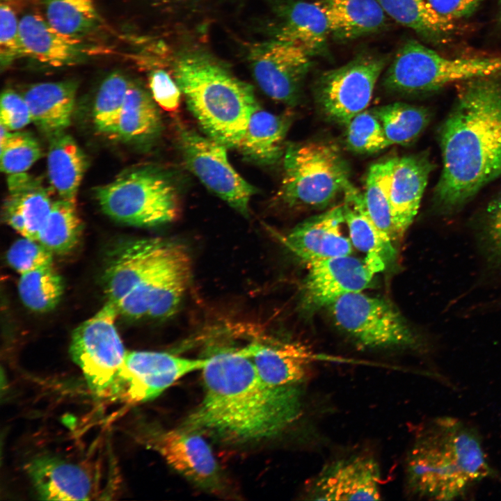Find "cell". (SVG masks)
Returning <instances> with one entry per match:
<instances>
[{
	"mask_svg": "<svg viewBox=\"0 0 501 501\" xmlns=\"http://www.w3.org/2000/svg\"><path fill=\"white\" fill-rule=\"evenodd\" d=\"M206 358L203 399L182 427L244 443L278 436L300 418L301 385H269L241 348H212Z\"/></svg>",
	"mask_w": 501,
	"mask_h": 501,
	"instance_id": "1",
	"label": "cell"
},
{
	"mask_svg": "<svg viewBox=\"0 0 501 501\" xmlns=\"http://www.w3.org/2000/svg\"><path fill=\"white\" fill-rule=\"evenodd\" d=\"M500 76L463 81L443 124V169L434 191L438 207L452 212L501 177Z\"/></svg>",
	"mask_w": 501,
	"mask_h": 501,
	"instance_id": "2",
	"label": "cell"
},
{
	"mask_svg": "<svg viewBox=\"0 0 501 501\" xmlns=\"http://www.w3.org/2000/svg\"><path fill=\"white\" fill-rule=\"evenodd\" d=\"M494 474L477 431L455 418H436L427 422L406 460L407 489L422 499L462 498Z\"/></svg>",
	"mask_w": 501,
	"mask_h": 501,
	"instance_id": "3",
	"label": "cell"
},
{
	"mask_svg": "<svg viewBox=\"0 0 501 501\" xmlns=\"http://www.w3.org/2000/svg\"><path fill=\"white\" fill-rule=\"evenodd\" d=\"M174 74L190 112L207 136L226 148H237L257 104L252 87L198 54L181 57Z\"/></svg>",
	"mask_w": 501,
	"mask_h": 501,
	"instance_id": "4",
	"label": "cell"
},
{
	"mask_svg": "<svg viewBox=\"0 0 501 501\" xmlns=\"http://www.w3.org/2000/svg\"><path fill=\"white\" fill-rule=\"evenodd\" d=\"M349 168L339 149L322 141L287 145L280 195L289 206L323 209L351 183Z\"/></svg>",
	"mask_w": 501,
	"mask_h": 501,
	"instance_id": "5",
	"label": "cell"
},
{
	"mask_svg": "<svg viewBox=\"0 0 501 501\" xmlns=\"http://www.w3.org/2000/svg\"><path fill=\"white\" fill-rule=\"evenodd\" d=\"M103 212L113 219L137 227H153L174 221L179 213L178 193L173 181L152 167L123 173L95 189Z\"/></svg>",
	"mask_w": 501,
	"mask_h": 501,
	"instance_id": "6",
	"label": "cell"
},
{
	"mask_svg": "<svg viewBox=\"0 0 501 501\" xmlns=\"http://www.w3.org/2000/svg\"><path fill=\"white\" fill-rule=\"evenodd\" d=\"M491 76H501L500 56L447 58L409 40L399 49L387 69L383 85L395 93L418 94Z\"/></svg>",
	"mask_w": 501,
	"mask_h": 501,
	"instance_id": "7",
	"label": "cell"
},
{
	"mask_svg": "<svg viewBox=\"0 0 501 501\" xmlns=\"http://www.w3.org/2000/svg\"><path fill=\"white\" fill-rule=\"evenodd\" d=\"M328 308L336 326L362 346L407 349L424 347L419 334L384 299L353 292L340 297Z\"/></svg>",
	"mask_w": 501,
	"mask_h": 501,
	"instance_id": "8",
	"label": "cell"
},
{
	"mask_svg": "<svg viewBox=\"0 0 501 501\" xmlns=\"http://www.w3.org/2000/svg\"><path fill=\"white\" fill-rule=\"evenodd\" d=\"M118 315L116 305L108 301L72 333V358L97 395L107 394L127 353L115 326Z\"/></svg>",
	"mask_w": 501,
	"mask_h": 501,
	"instance_id": "9",
	"label": "cell"
},
{
	"mask_svg": "<svg viewBox=\"0 0 501 501\" xmlns=\"http://www.w3.org/2000/svg\"><path fill=\"white\" fill-rule=\"evenodd\" d=\"M385 63L383 56L361 54L342 66L323 72L316 82L315 95L324 117L347 126L366 110Z\"/></svg>",
	"mask_w": 501,
	"mask_h": 501,
	"instance_id": "10",
	"label": "cell"
},
{
	"mask_svg": "<svg viewBox=\"0 0 501 501\" xmlns=\"http://www.w3.org/2000/svg\"><path fill=\"white\" fill-rule=\"evenodd\" d=\"M206 363V357L194 359L163 351H127L107 395L129 404L145 402L180 378L202 370Z\"/></svg>",
	"mask_w": 501,
	"mask_h": 501,
	"instance_id": "11",
	"label": "cell"
},
{
	"mask_svg": "<svg viewBox=\"0 0 501 501\" xmlns=\"http://www.w3.org/2000/svg\"><path fill=\"white\" fill-rule=\"evenodd\" d=\"M179 143L186 164L214 193L246 215L255 189L230 164L226 147L218 141L182 128Z\"/></svg>",
	"mask_w": 501,
	"mask_h": 501,
	"instance_id": "12",
	"label": "cell"
},
{
	"mask_svg": "<svg viewBox=\"0 0 501 501\" xmlns=\"http://www.w3.org/2000/svg\"><path fill=\"white\" fill-rule=\"evenodd\" d=\"M201 434L184 427L147 429L138 439L158 452L177 472L200 488L217 491L222 486L218 464Z\"/></svg>",
	"mask_w": 501,
	"mask_h": 501,
	"instance_id": "13",
	"label": "cell"
},
{
	"mask_svg": "<svg viewBox=\"0 0 501 501\" xmlns=\"http://www.w3.org/2000/svg\"><path fill=\"white\" fill-rule=\"evenodd\" d=\"M311 56L296 45L275 39L255 45L248 57L263 92L274 100L292 106L300 100L311 67Z\"/></svg>",
	"mask_w": 501,
	"mask_h": 501,
	"instance_id": "14",
	"label": "cell"
},
{
	"mask_svg": "<svg viewBox=\"0 0 501 501\" xmlns=\"http://www.w3.org/2000/svg\"><path fill=\"white\" fill-rule=\"evenodd\" d=\"M182 244L160 238L128 241L116 250L104 275L108 301L116 304L164 265Z\"/></svg>",
	"mask_w": 501,
	"mask_h": 501,
	"instance_id": "15",
	"label": "cell"
},
{
	"mask_svg": "<svg viewBox=\"0 0 501 501\" xmlns=\"http://www.w3.org/2000/svg\"><path fill=\"white\" fill-rule=\"evenodd\" d=\"M381 472L375 459L359 454L325 466L308 484L306 499L315 500H378Z\"/></svg>",
	"mask_w": 501,
	"mask_h": 501,
	"instance_id": "16",
	"label": "cell"
},
{
	"mask_svg": "<svg viewBox=\"0 0 501 501\" xmlns=\"http://www.w3.org/2000/svg\"><path fill=\"white\" fill-rule=\"evenodd\" d=\"M307 264L303 298L310 309L329 306L344 295L363 292L372 284L374 274L364 260L350 255Z\"/></svg>",
	"mask_w": 501,
	"mask_h": 501,
	"instance_id": "17",
	"label": "cell"
},
{
	"mask_svg": "<svg viewBox=\"0 0 501 501\" xmlns=\"http://www.w3.org/2000/svg\"><path fill=\"white\" fill-rule=\"evenodd\" d=\"M344 223L342 205H337L298 224L280 240L307 263L348 255L352 252V244L342 232Z\"/></svg>",
	"mask_w": 501,
	"mask_h": 501,
	"instance_id": "18",
	"label": "cell"
},
{
	"mask_svg": "<svg viewBox=\"0 0 501 501\" xmlns=\"http://www.w3.org/2000/svg\"><path fill=\"white\" fill-rule=\"evenodd\" d=\"M19 31L24 56L52 67L74 65L94 51L79 38L59 32L36 14L23 16Z\"/></svg>",
	"mask_w": 501,
	"mask_h": 501,
	"instance_id": "19",
	"label": "cell"
},
{
	"mask_svg": "<svg viewBox=\"0 0 501 501\" xmlns=\"http://www.w3.org/2000/svg\"><path fill=\"white\" fill-rule=\"evenodd\" d=\"M432 169L433 164L427 153L397 157L390 191L396 239H401L413 222Z\"/></svg>",
	"mask_w": 501,
	"mask_h": 501,
	"instance_id": "20",
	"label": "cell"
},
{
	"mask_svg": "<svg viewBox=\"0 0 501 501\" xmlns=\"http://www.w3.org/2000/svg\"><path fill=\"white\" fill-rule=\"evenodd\" d=\"M8 187L3 209L5 221L22 237L37 241L53 203L49 191L26 173L8 175Z\"/></svg>",
	"mask_w": 501,
	"mask_h": 501,
	"instance_id": "21",
	"label": "cell"
},
{
	"mask_svg": "<svg viewBox=\"0 0 501 501\" xmlns=\"http://www.w3.org/2000/svg\"><path fill=\"white\" fill-rule=\"evenodd\" d=\"M241 351L253 363L261 379L275 388L301 385L310 356L296 344L277 340H254Z\"/></svg>",
	"mask_w": 501,
	"mask_h": 501,
	"instance_id": "22",
	"label": "cell"
},
{
	"mask_svg": "<svg viewBox=\"0 0 501 501\" xmlns=\"http://www.w3.org/2000/svg\"><path fill=\"white\" fill-rule=\"evenodd\" d=\"M343 195L344 221L352 245L365 253L364 261L374 273L383 271L395 256L393 241L385 237L371 219L363 193L351 183Z\"/></svg>",
	"mask_w": 501,
	"mask_h": 501,
	"instance_id": "23",
	"label": "cell"
},
{
	"mask_svg": "<svg viewBox=\"0 0 501 501\" xmlns=\"http://www.w3.org/2000/svg\"><path fill=\"white\" fill-rule=\"evenodd\" d=\"M28 472L42 499H90L92 479L86 470L76 464L55 457L42 456L30 463Z\"/></svg>",
	"mask_w": 501,
	"mask_h": 501,
	"instance_id": "24",
	"label": "cell"
},
{
	"mask_svg": "<svg viewBox=\"0 0 501 501\" xmlns=\"http://www.w3.org/2000/svg\"><path fill=\"white\" fill-rule=\"evenodd\" d=\"M276 39L292 42L311 56L324 54L331 30L317 2L292 1L279 10Z\"/></svg>",
	"mask_w": 501,
	"mask_h": 501,
	"instance_id": "25",
	"label": "cell"
},
{
	"mask_svg": "<svg viewBox=\"0 0 501 501\" xmlns=\"http://www.w3.org/2000/svg\"><path fill=\"white\" fill-rule=\"evenodd\" d=\"M77 83L73 80L44 82L29 88L23 95L32 121L49 136L64 131L71 122Z\"/></svg>",
	"mask_w": 501,
	"mask_h": 501,
	"instance_id": "26",
	"label": "cell"
},
{
	"mask_svg": "<svg viewBox=\"0 0 501 501\" xmlns=\"http://www.w3.org/2000/svg\"><path fill=\"white\" fill-rule=\"evenodd\" d=\"M289 125V118L273 114L257 104L237 148L250 161L273 164L284 155V141Z\"/></svg>",
	"mask_w": 501,
	"mask_h": 501,
	"instance_id": "27",
	"label": "cell"
},
{
	"mask_svg": "<svg viewBox=\"0 0 501 501\" xmlns=\"http://www.w3.org/2000/svg\"><path fill=\"white\" fill-rule=\"evenodd\" d=\"M331 33L339 40L356 39L379 31L386 22V13L378 0H321Z\"/></svg>",
	"mask_w": 501,
	"mask_h": 501,
	"instance_id": "28",
	"label": "cell"
},
{
	"mask_svg": "<svg viewBox=\"0 0 501 501\" xmlns=\"http://www.w3.org/2000/svg\"><path fill=\"white\" fill-rule=\"evenodd\" d=\"M397 22L436 45L450 43L456 33V22L438 13L429 0H378Z\"/></svg>",
	"mask_w": 501,
	"mask_h": 501,
	"instance_id": "29",
	"label": "cell"
},
{
	"mask_svg": "<svg viewBox=\"0 0 501 501\" xmlns=\"http://www.w3.org/2000/svg\"><path fill=\"white\" fill-rule=\"evenodd\" d=\"M49 136L47 173L51 184L61 199L76 202L87 167L86 157L74 139L64 131Z\"/></svg>",
	"mask_w": 501,
	"mask_h": 501,
	"instance_id": "30",
	"label": "cell"
},
{
	"mask_svg": "<svg viewBox=\"0 0 501 501\" xmlns=\"http://www.w3.org/2000/svg\"><path fill=\"white\" fill-rule=\"evenodd\" d=\"M155 101L141 86L132 83L121 111L115 135L127 141L156 136L161 120Z\"/></svg>",
	"mask_w": 501,
	"mask_h": 501,
	"instance_id": "31",
	"label": "cell"
},
{
	"mask_svg": "<svg viewBox=\"0 0 501 501\" xmlns=\"http://www.w3.org/2000/svg\"><path fill=\"white\" fill-rule=\"evenodd\" d=\"M189 262H191L189 253L182 245L164 265L116 304L119 315L131 319L148 317L163 289L177 271Z\"/></svg>",
	"mask_w": 501,
	"mask_h": 501,
	"instance_id": "32",
	"label": "cell"
},
{
	"mask_svg": "<svg viewBox=\"0 0 501 501\" xmlns=\"http://www.w3.org/2000/svg\"><path fill=\"white\" fill-rule=\"evenodd\" d=\"M397 157L373 164L369 168L363 198L367 211L378 229L392 241L396 239L392 223L390 191Z\"/></svg>",
	"mask_w": 501,
	"mask_h": 501,
	"instance_id": "33",
	"label": "cell"
},
{
	"mask_svg": "<svg viewBox=\"0 0 501 501\" xmlns=\"http://www.w3.org/2000/svg\"><path fill=\"white\" fill-rule=\"evenodd\" d=\"M76 202L60 199L52 203L37 241L53 254H65L77 245L81 231Z\"/></svg>",
	"mask_w": 501,
	"mask_h": 501,
	"instance_id": "34",
	"label": "cell"
},
{
	"mask_svg": "<svg viewBox=\"0 0 501 501\" xmlns=\"http://www.w3.org/2000/svg\"><path fill=\"white\" fill-rule=\"evenodd\" d=\"M371 111L381 122L392 145L411 143L423 132L429 120L424 108L403 102L376 107Z\"/></svg>",
	"mask_w": 501,
	"mask_h": 501,
	"instance_id": "35",
	"label": "cell"
},
{
	"mask_svg": "<svg viewBox=\"0 0 501 501\" xmlns=\"http://www.w3.org/2000/svg\"><path fill=\"white\" fill-rule=\"evenodd\" d=\"M47 22L59 32L79 38L98 23L93 0H42Z\"/></svg>",
	"mask_w": 501,
	"mask_h": 501,
	"instance_id": "36",
	"label": "cell"
},
{
	"mask_svg": "<svg viewBox=\"0 0 501 501\" xmlns=\"http://www.w3.org/2000/svg\"><path fill=\"white\" fill-rule=\"evenodd\" d=\"M18 292L23 303L35 312L52 310L63 292L62 279L52 266L21 274Z\"/></svg>",
	"mask_w": 501,
	"mask_h": 501,
	"instance_id": "37",
	"label": "cell"
},
{
	"mask_svg": "<svg viewBox=\"0 0 501 501\" xmlns=\"http://www.w3.org/2000/svg\"><path fill=\"white\" fill-rule=\"evenodd\" d=\"M132 82L122 73L115 72L102 82L93 109L96 129L104 134L115 135L125 97Z\"/></svg>",
	"mask_w": 501,
	"mask_h": 501,
	"instance_id": "38",
	"label": "cell"
},
{
	"mask_svg": "<svg viewBox=\"0 0 501 501\" xmlns=\"http://www.w3.org/2000/svg\"><path fill=\"white\" fill-rule=\"evenodd\" d=\"M346 127L347 145L356 153L373 154L392 145L381 122L371 111L358 113Z\"/></svg>",
	"mask_w": 501,
	"mask_h": 501,
	"instance_id": "39",
	"label": "cell"
},
{
	"mask_svg": "<svg viewBox=\"0 0 501 501\" xmlns=\"http://www.w3.org/2000/svg\"><path fill=\"white\" fill-rule=\"evenodd\" d=\"M0 149L1 169L8 175L25 173L41 156L38 141L26 132H10Z\"/></svg>",
	"mask_w": 501,
	"mask_h": 501,
	"instance_id": "40",
	"label": "cell"
},
{
	"mask_svg": "<svg viewBox=\"0 0 501 501\" xmlns=\"http://www.w3.org/2000/svg\"><path fill=\"white\" fill-rule=\"evenodd\" d=\"M53 253L36 240L22 237L9 248L6 259L21 274L52 266Z\"/></svg>",
	"mask_w": 501,
	"mask_h": 501,
	"instance_id": "41",
	"label": "cell"
},
{
	"mask_svg": "<svg viewBox=\"0 0 501 501\" xmlns=\"http://www.w3.org/2000/svg\"><path fill=\"white\" fill-rule=\"evenodd\" d=\"M479 239L488 261L501 269V195L486 207L481 225Z\"/></svg>",
	"mask_w": 501,
	"mask_h": 501,
	"instance_id": "42",
	"label": "cell"
},
{
	"mask_svg": "<svg viewBox=\"0 0 501 501\" xmlns=\"http://www.w3.org/2000/svg\"><path fill=\"white\" fill-rule=\"evenodd\" d=\"M22 49L19 21L13 9L7 4L0 6V61L1 67L10 65L20 56Z\"/></svg>",
	"mask_w": 501,
	"mask_h": 501,
	"instance_id": "43",
	"label": "cell"
},
{
	"mask_svg": "<svg viewBox=\"0 0 501 501\" xmlns=\"http://www.w3.org/2000/svg\"><path fill=\"white\" fill-rule=\"evenodd\" d=\"M32 121L29 107L24 97L11 90L1 97L0 122L9 130H18Z\"/></svg>",
	"mask_w": 501,
	"mask_h": 501,
	"instance_id": "44",
	"label": "cell"
},
{
	"mask_svg": "<svg viewBox=\"0 0 501 501\" xmlns=\"http://www.w3.org/2000/svg\"><path fill=\"white\" fill-rule=\"evenodd\" d=\"M149 85L152 97L157 104L168 111H175L178 109L181 90L167 72L163 70L151 72Z\"/></svg>",
	"mask_w": 501,
	"mask_h": 501,
	"instance_id": "45",
	"label": "cell"
},
{
	"mask_svg": "<svg viewBox=\"0 0 501 501\" xmlns=\"http://www.w3.org/2000/svg\"><path fill=\"white\" fill-rule=\"evenodd\" d=\"M484 0H429L443 17L456 22L474 14Z\"/></svg>",
	"mask_w": 501,
	"mask_h": 501,
	"instance_id": "46",
	"label": "cell"
},
{
	"mask_svg": "<svg viewBox=\"0 0 501 501\" xmlns=\"http://www.w3.org/2000/svg\"><path fill=\"white\" fill-rule=\"evenodd\" d=\"M499 10H500V17L501 19V0H498Z\"/></svg>",
	"mask_w": 501,
	"mask_h": 501,
	"instance_id": "47",
	"label": "cell"
}]
</instances>
